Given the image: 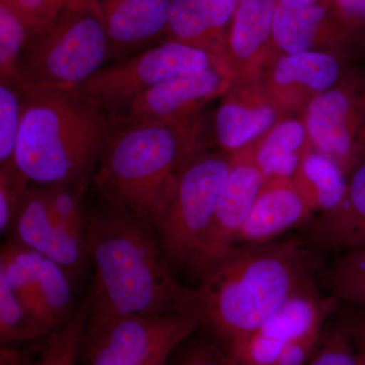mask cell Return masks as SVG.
Returning a JSON list of instances; mask_svg holds the SVG:
<instances>
[{"label": "cell", "mask_w": 365, "mask_h": 365, "mask_svg": "<svg viewBox=\"0 0 365 365\" xmlns=\"http://www.w3.org/2000/svg\"><path fill=\"white\" fill-rule=\"evenodd\" d=\"M111 61L101 1L64 9L49 28L29 38L19 67L23 91H73Z\"/></svg>", "instance_id": "5"}, {"label": "cell", "mask_w": 365, "mask_h": 365, "mask_svg": "<svg viewBox=\"0 0 365 365\" xmlns=\"http://www.w3.org/2000/svg\"><path fill=\"white\" fill-rule=\"evenodd\" d=\"M25 21L7 0H0V79L18 86L21 54L28 43Z\"/></svg>", "instance_id": "29"}, {"label": "cell", "mask_w": 365, "mask_h": 365, "mask_svg": "<svg viewBox=\"0 0 365 365\" xmlns=\"http://www.w3.org/2000/svg\"><path fill=\"white\" fill-rule=\"evenodd\" d=\"M191 338L175 350L168 365H230L225 350L215 340Z\"/></svg>", "instance_id": "33"}, {"label": "cell", "mask_w": 365, "mask_h": 365, "mask_svg": "<svg viewBox=\"0 0 365 365\" xmlns=\"http://www.w3.org/2000/svg\"><path fill=\"white\" fill-rule=\"evenodd\" d=\"M86 244L95 279L83 342L126 317L202 319L196 288L175 278L155 230L141 218L100 197L86 211Z\"/></svg>", "instance_id": "1"}, {"label": "cell", "mask_w": 365, "mask_h": 365, "mask_svg": "<svg viewBox=\"0 0 365 365\" xmlns=\"http://www.w3.org/2000/svg\"><path fill=\"white\" fill-rule=\"evenodd\" d=\"M215 66L232 72L203 50L165 41L134 56L107 64L73 93L97 106L112 119L163 81Z\"/></svg>", "instance_id": "7"}, {"label": "cell", "mask_w": 365, "mask_h": 365, "mask_svg": "<svg viewBox=\"0 0 365 365\" xmlns=\"http://www.w3.org/2000/svg\"><path fill=\"white\" fill-rule=\"evenodd\" d=\"M234 81L232 72L217 66L168 79L112 118L113 124L125 126L184 121L200 114L211 101L222 97Z\"/></svg>", "instance_id": "11"}, {"label": "cell", "mask_w": 365, "mask_h": 365, "mask_svg": "<svg viewBox=\"0 0 365 365\" xmlns=\"http://www.w3.org/2000/svg\"><path fill=\"white\" fill-rule=\"evenodd\" d=\"M339 300L319 285L294 294L246 337L222 346L230 365H275L285 346L314 329L324 328L338 313Z\"/></svg>", "instance_id": "9"}, {"label": "cell", "mask_w": 365, "mask_h": 365, "mask_svg": "<svg viewBox=\"0 0 365 365\" xmlns=\"http://www.w3.org/2000/svg\"><path fill=\"white\" fill-rule=\"evenodd\" d=\"M23 110L24 91L0 79V165L14 162Z\"/></svg>", "instance_id": "30"}, {"label": "cell", "mask_w": 365, "mask_h": 365, "mask_svg": "<svg viewBox=\"0 0 365 365\" xmlns=\"http://www.w3.org/2000/svg\"><path fill=\"white\" fill-rule=\"evenodd\" d=\"M235 4H239L240 0H235Z\"/></svg>", "instance_id": "41"}, {"label": "cell", "mask_w": 365, "mask_h": 365, "mask_svg": "<svg viewBox=\"0 0 365 365\" xmlns=\"http://www.w3.org/2000/svg\"><path fill=\"white\" fill-rule=\"evenodd\" d=\"M20 14L29 36L38 35L54 23L61 11L53 0H7Z\"/></svg>", "instance_id": "34"}, {"label": "cell", "mask_w": 365, "mask_h": 365, "mask_svg": "<svg viewBox=\"0 0 365 365\" xmlns=\"http://www.w3.org/2000/svg\"><path fill=\"white\" fill-rule=\"evenodd\" d=\"M202 327L196 316L126 317L83 342L81 353L86 365H143L158 353L175 351Z\"/></svg>", "instance_id": "8"}, {"label": "cell", "mask_w": 365, "mask_h": 365, "mask_svg": "<svg viewBox=\"0 0 365 365\" xmlns=\"http://www.w3.org/2000/svg\"><path fill=\"white\" fill-rule=\"evenodd\" d=\"M36 258L37 252L9 239L1 247L0 276L13 288L24 304L52 332L55 329L41 297Z\"/></svg>", "instance_id": "24"}, {"label": "cell", "mask_w": 365, "mask_h": 365, "mask_svg": "<svg viewBox=\"0 0 365 365\" xmlns=\"http://www.w3.org/2000/svg\"><path fill=\"white\" fill-rule=\"evenodd\" d=\"M88 319L86 299L67 323L47 336L37 359L26 365H76Z\"/></svg>", "instance_id": "28"}, {"label": "cell", "mask_w": 365, "mask_h": 365, "mask_svg": "<svg viewBox=\"0 0 365 365\" xmlns=\"http://www.w3.org/2000/svg\"><path fill=\"white\" fill-rule=\"evenodd\" d=\"M307 136L347 176L365 160V81L333 88L307 106Z\"/></svg>", "instance_id": "10"}, {"label": "cell", "mask_w": 365, "mask_h": 365, "mask_svg": "<svg viewBox=\"0 0 365 365\" xmlns=\"http://www.w3.org/2000/svg\"><path fill=\"white\" fill-rule=\"evenodd\" d=\"M336 11L351 28L365 26V0H332Z\"/></svg>", "instance_id": "36"}, {"label": "cell", "mask_w": 365, "mask_h": 365, "mask_svg": "<svg viewBox=\"0 0 365 365\" xmlns=\"http://www.w3.org/2000/svg\"><path fill=\"white\" fill-rule=\"evenodd\" d=\"M113 127L109 115L73 91H24L14 163L34 184L88 188Z\"/></svg>", "instance_id": "4"}, {"label": "cell", "mask_w": 365, "mask_h": 365, "mask_svg": "<svg viewBox=\"0 0 365 365\" xmlns=\"http://www.w3.org/2000/svg\"><path fill=\"white\" fill-rule=\"evenodd\" d=\"M347 175L332 158L314 150L302 158L292 181L312 215L334 210L344 200Z\"/></svg>", "instance_id": "22"}, {"label": "cell", "mask_w": 365, "mask_h": 365, "mask_svg": "<svg viewBox=\"0 0 365 365\" xmlns=\"http://www.w3.org/2000/svg\"><path fill=\"white\" fill-rule=\"evenodd\" d=\"M41 297L55 330L76 314L71 275L56 262L37 252L36 258Z\"/></svg>", "instance_id": "27"}, {"label": "cell", "mask_w": 365, "mask_h": 365, "mask_svg": "<svg viewBox=\"0 0 365 365\" xmlns=\"http://www.w3.org/2000/svg\"><path fill=\"white\" fill-rule=\"evenodd\" d=\"M353 30L333 4H277L274 14L273 42L287 55L319 51V47L345 42Z\"/></svg>", "instance_id": "16"}, {"label": "cell", "mask_w": 365, "mask_h": 365, "mask_svg": "<svg viewBox=\"0 0 365 365\" xmlns=\"http://www.w3.org/2000/svg\"><path fill=\"white\" fill-rule=\"evenodd\" d=\"M299 235L323 253L365 248V160L350 175L342 203L312 217Z\"/></svg>", "instance_id": "18"}, {"label": "cell", "mask_w": 365, "mask_h": 365, "mask_svg": "<svg viewBox=\"0 0 365 365\" xmlns=\"http://www.w3.org/2000/svg\"><path fill=\"white\" fill-rule=\"evenodd\" d=\"M30 182L14 162L0 165V230L2 234L11 230Z\"/></svg>", "instance_id": "32"}, {"label": "cell", "mask_w": 365, "mask_h": 365, "mask_svg": "<svg viewBox=\"0 0 365 365\" xmlns=\"http://www.w3.org/2000/svg\"><path fill=\"white\" fill-rule=\"evenodd\" d=\"M232 153H208L194 158L178 180L155 227L172 267L190 268L212 222L232 170Z\"/></svg>", "instance_id": "6"}, {"label": "cell", "mask_w": 365, "mask_h": 365, "mask_svg": "<svg viewBox=\"0 0 365 365\" xmlns=\"http://www.w3.org/2000/svg\"><path fill=\"white\" fill-rule=\"evenodd\" d=\"M83 0H53L55 6L58 7L60 11H64V9H69V7L76 6Z\"/></svg>", "instance_id": "40"}, {"label": "cell", "mask_w": 365, "mask_h": 365, "mask_svg": "<svg viewBox=\"0 0 365 365\" xmlns=\"http://www.w3.org/2000/svg\"><path fill=\"white\" fill-rule=\"evenodd\" d=\"M357 354H359V353H357ZM359 364H360V365H361V362H360V360H359Z\"/></svg>", "instance_id": "42"}, {"label": "cell", "mask_w": 365, "mask_h": 365, "mask_svg": "<svg viewBox=\"0 0 365 365\" xmlns=\"http://www.w3.org/2000/svg\"><path fill=\"white\" fill-rule=\"evenodd\" d=\"M235 9V0H173L167 41L203 50L232 71L228 42Z\"/></svg>", "instance_id": "15"}, {"label": "cell", "mask_w": 365, "mask_h": 365, "mask_svg": "<svg viewBox=\"0 0 365 365\" xmlns=\"http://www.w3.org/2000/svg\"><path fill=\"white\" fill-rule=\"evenodd\" d=\"M223 97L213 123L216 140L223 151L235 153L246 150L277 120L278 107L268 93H248V86L242 81H234Z\"/></svg>", "instance_id": "19"}, {"label": "cell", "mask_w": 365, "mask_h": 365, "mask_svg": "<svg viewBox=\"0 0 365 365\" xmlns=\"http://www.w3.org/2000/svg\"><path fill=\"white\" fill-rule=\"evenodd\" d=\"M313 217L289 178H267L242 227L237 245L270 242Z\"/></svg>", "instance_id": "20"}, {"label": "cell", "mask_w": 365, "mask_h": 365, "mask_svg": "<svg viewBox=\"0 0 365 365\" xmlns=\"http://www.w3.org/2000/svg\"><path fill=\"white\" fill-rule=\"evenodd\" d=\"M338 314L349 329L361 365H365V309L341 304Z\"/></svg>", "instance_id": "35"}, {"label": "cell", "mask_w": 365, "mask_h": 365, "mask_svg": "<svg viewBox=\"0 0 365 365\" xmlns=\"http://www.w3.org/2000/svg\"><path fill=\"white\" fill-rule=\"evenodd\" d=\"M306 125L287 120L274 127L258 148L250 150L255 163L267 178H294L306 155Z\"/></svg>", "instance_id": "23"}, {"label": "cell", "mask_w": 365, "mask_h": 365, "mask_svg": "<svg viewBox=\"0 0 365 365\" xmlns=\"http://www.w3.org/2000/svg\"><path fill=\"white\" fill-rule=\"evenodd\" d=\"M277 4H289V6H309L314 4H333L332 0H276Z\"/></svg>", "instance_id": "38"}, {"label": "cell", "mask_w": 365, "mask_h": 365, "mask_svg": "<svg viewBox=\"0 0 365 365\" xmlns=\"http://www.w3.org/2000/svg\"><path fill=\"white\" fill-rule=\"evenodd\" d=\"M276 6V0H240L237 4L228 42V58L235 81L248 78L249 69L258 66L271 46H275Z\"/></svg>", "instance_id": "21"}, {"label": "cell", "mask_w": 365, "mask_h": 365, "mask_svg": "<svg viewBox=\"0 0 365 365\" xmlns=\"http://www.w3.org/2000/svg\"><path fill=\"white\" fill-rule=\"evenodd\" d=\"M340 76V62L329 52L284 54L273 64L266 90L278 108H297L333 88Z\"/></svg>", "instance_id": "17"}, {"label": "cell", "mask_w": 365, "mask_h": 365, "mask_svg": "<svg viewBox=\"0 0 365 365\" xmlns=\"http://www.w3.org/2000/svg\"><path fill=\"white\" fill-rule=\"evenodd\" d=\"M173 353H174V351H170V350L158 353V354L153 357L150 361L146 362V364L143 365H168L170 355H172Z\"/></svg>", "instance_id": "39"}, {"label": "cell", "mask_w": 365, "mask_h": 365, "mask_svg": "<svg viewBox=\"0 0 365 365\" xmlns=\"http://www.w3.org/2000/svg\"><path fill=\"white\" fill-rule=\"evenodd\" d=\"M25 360V356L13 346H1V360L0 365H20Z\"/></svg>", "instance_id": "37"}, {"label": "cell", "mask_w": 365, "mask_h": 365, "mask_svg": "<svg viewBox=\"0 0 365 365\" xmlns=\"http://www.w3.org/2000/svg\"><path fill=\"white\" fill-rule=\"evenodd\" d=\"M51 331L14 294L0 276V341L1 346L46 339Z\"/></svg>", "instance_id": "25"}, {"label": "cell", "mask_w": 365, "mask_h": 365, "mask_svg": "<svg viewBox=\"0 0 365 365\" xmlns=\"http://www.w3.org/2000/svg\"><path fill=\"white\" fill-rule=\"evenodd\" d=\"M173 0H101L111 62L167 41Z\"/></svg>", "instance_id": "14"}, {"label": "cell", "mask_w": 365, "mask_h": 365, "mask_svg": "<svg viewBox=\"0 0 365 365\" xmlns=\"http://www.w3.org/2000/svg\"><path fill=\"white\" fill-rule=\"evenodd\" d=\"M232 158L212 222L189 268L199 278L237 246V237L266 181L247 148L232 153Z\"/></svg>", "instance_id": "12"}, {"label": "cell", "mask_w": 365, "mask_h": 365, "mask_svg": "<svg viewBox=\"0 0 365 365\" xmlns=\"http://www.w3.org/2000/svg\"><path fill=\"white\" fill-rule=\"evenodd\" d=\"M306 365H360L351 334L338 313L327 324L318 348Z\"/></svg>", "instance_id": "31"}, {"label": "cell", "mask_w": 365, "mask_h": 365, "mask_svg": "<svg viewBox=\"0 0 365 365\" xmlns=\"http://www.w3.org/2000/svg\"><path fill=\"white\" fill-rule=\"evenodd\" d=\"M11 239L62 266L73 277L83 270L86 234L64 227L50 212L46 185L29 187L11 230Z\"/></svg>", "instance_id": "13"}, {"label": "cell", "mask_w": 365, "mask_h": 365, "mask_svg": "<svg viewBox=\"0 0 365 365\" xmlns=\"http://www.w3.org/2000/svg\"><path fill=\"white\" fill-rule=\"evenodd\" d=\"M321 278L340 302L365 309V248L341 252Z\"/></svg>", "instance_id": "26"}, {"label": "cell", "mask_w": 365, "mask_h": 365, "mask_svg": "<svg viewBox=\"0 0 365 365\" xmlns=\"http://www.w3.org/2000/svg\"><path fill=\"white\" fill-rule=\"evenodd\" d=\"M323 252L300 235L237 245L201 276L203 327L227 346L256 330L290 297L318 284Z\"/></svg>", "instance_id": "2"}, {"label": "cell", "mask_w": 365, "mask_h": 365, "mask_svg": "<svg viewBox=\"0 0 365 365\" xmlns=\"http://www.w3.org/2000/svg\"><path fill=\"white\" fill-rule=\"evenodd\" d=\"M202 112L168 124L114 126L93 177L101 198L155 230L182 173L206 151Z\"/></svg>", "instance_id": "3"}]
</instances>
